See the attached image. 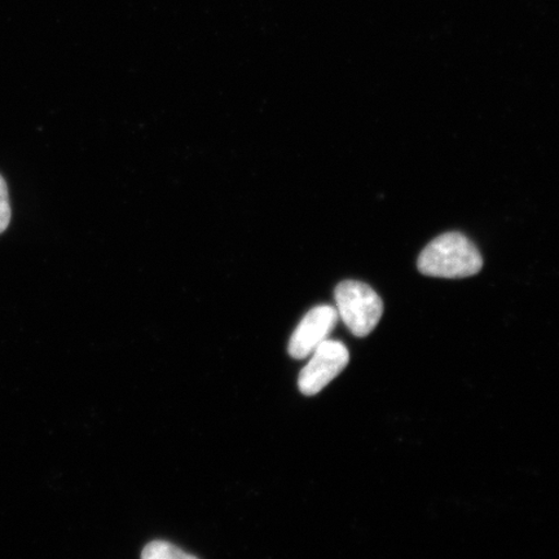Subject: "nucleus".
<instances>
[{
    "instance_id": "7ed1b4c3",
    "label": "nucleus",
    "mask_w": 559,
    "mask_h": 559,
    "mask_svg": "<svg viewBox=\"0 0 559 559\" xmlns=\"http://www.w3.org/2000/svg\"><path fill=\"white\" fill-rule=\"evenodd\" d=\"M349 361L347 347L340 341L326 340L311 354L298 377L300 393L312 396L344 372Z\"/></svg>"
},
{
    "instance_id": "f03ea898",
    "label": "nucleus",
    "mask_w": 559,
    "mask_h": 559,
    "mask_svg": "<svg viewBox=\"0 0 559 559\" xmlns=\"http://www.w3.org/2000/svg\"><path fill=\"white\" fill-rule=\"evenodd\" d=\"M334 298L338 317L356 337H367L379 325L383 302L369 285L347 280L337 285Z\"/></svg>"
},
{
    "instance_id": "f257e3e1",
    "label": "nucleus",
    "mask_w": 559,
    "mask_h": 559,
    "mask_svg": "<svg viewBox=\"0 0 559 559\" xmlns=\"http://www.w3.org/2000/svg\"><path fill=\"white\" fill-rule=\"evenodd\" d=\"M417 267L426 276L464 278L478 274L484 258L466 236L449 233L438 236L423 250Z\"/></svg>"
},
{
    "instance_id": "423d86ee",
    "label": "nucleus",
    "mask_w": 559,
    "mask_h": 559,
    "mask_svg": "<svg viewBox=\"0 0 559 559\" xmlns=\"http://www.w3.org/2000/svg\"><path fill=\"white\" fill-rule=\"evenodd\" d=\"M11 215L9 188H7L5 180L0 175V234H3L9 228Z\"/></svg>"
},
{
    "instance_id": "39448f33",
    "label": "nucleus",
    "mask_w": 559,
    "mask_h": 559,
    "mask_svg": "<svg viewBox=\"0 0 559 559\" xmlns=\"http://www.w3.org/2000/svg\"><path fill=\"white\" fill-rule=\"evenodd\" d=\"M142 559H199L186 554L171 543L156 540L152 542L142 551Z\"/></svg>"
},
{
    "instance_id": "20e7f679",
    "label": "nucleus",
    "mask_w": 559,
    "mask_h": 559,
    "mask_svg": "<svg viewBox=\"0 0 559 559\" xmlns=\"http://www.w3.org/2000/svg\"><path fill=\"white\" fill-rule=\"evenodd\" d=\"M338 312L332 306H318L306 313L289 341L288 352L293 359L302 360L330 337L338 321Z\"/></svg>"
}]
</instances>
